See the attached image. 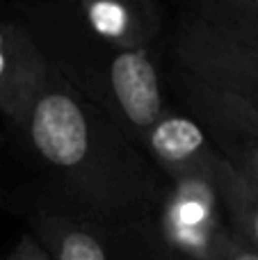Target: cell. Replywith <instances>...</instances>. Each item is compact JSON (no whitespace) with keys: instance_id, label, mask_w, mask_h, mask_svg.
Wrapping results in <instances>:
<instances>
[{"instance_id":"cell-1","label":"cell","mask_w":258,"mask_h":260,"mask_svg":"<svg viewBox=\"0 0 258 260\" xmlns=\"http://www.w3.org/2000/svg\"><path fill=\"white\" fill-rule=\"evenodd\" d=\"M16 139L46 178L41 206L103 229L146 224L167 189L144 148L50 67Z\"/></svg>"},{"instance_id":"cell-2","label":"cell","mask_w":258,"mask_h":260,"mask_svg":"<svg viewBox=\"0 0 258 260\" xmlns=\"http://www.w3.org/2000/svg\"><path fill=\"white\" fill-rule=\"evenodd\" d=\"M14 16L46 64L144 148V139L169 110L153 50L96 32L67 0H16Z\"/></svg>"},{"instance_id":"cell-3","label":"cell","mask_w":258,"mask_h":260,"mask_svg":"<svg viewBox=\"0 0 258 260\" xmlns=\"http://www.w3.org/2000/svg\"><path fill=\"white\" fill-rule=\"evenodd\" d=\"M165 82L183 114L204 130L217 155L258 187V110L176 64L165 73Z\"/></svg>"},{"instance_id":"cell-4","label":"cell","mask_w":258,"mask_h":260,"mask_svg":"<svg viewBox=\"0 0 258 260\" xmlns=\"http://www.w3.org/2000/svg\"><path fill=\"white\" fill-rule=\"evenodd\" d=\"M172 64L199 80L240 96L258 110V55L210 32L197 18L178 12L172 39Z\"/></svg>"},{"instance_id":"cell-5","label":"cell","mask_w":258,"mask_h":260,"mask_svg":"<svg viewBox=\"0 0 258 260\" xmlns=\"http://www.w3.org/2000/svg\"><path fill=\"white\" fill-rule=\"evenodd\" d=\"M48 64L14 14L0 12V114L16 137L41 89Z\"/></svg>"},{"instance_id":"cell-6","label":"cell","mask_w":258,"mask_h":260,"mask_svg":"<svg viewBox=\"0 0 258 260\" xmlns=\"http://www.w3.org/2000/svg\"><path fill=\"white\" fill-rule=\"evenodd\" d=\"M144 151L167 183L213 178L217 151L204 130L172 105L144 139Z\"/></svg>"},{"instance_id":"cell-7","label":"cell","mask_w":258,"mask_h":260,"mask_svg":"<svg viewBox=\"0 0 258 260\" xmlns=\"http://www.w3.org/2000/svg\"><path fill=\"white\" fill-rule=\"evenodd\" d=\"M27 224L50 260H112L101 226L48 206H32Z\"/></svg>"},{"instance_id":"cell-8","label":"cell","mask_w":258,"mask_h":260,"mask_svg":"<svg viewBox=\"0 0 258 260\" xmlns=\"http://www.w3.org/2000/svg\"><path fill=\"white\" fill-rule=\"evenodd\" d=\"M213 185L227 229L258 253V187L219 155L213 167Z\"/></svg>"},{"instance_id":"cell-9","label":"cell","mask_w":258,"mask_h":260,"mask_svg":"<svg viewBox=\"0 0 258 260\" xmlns=\"http://www.w3.org/2000/svg\"><path fill=\"white\" fill-rule=\"evenodd\" d=\"M176 5L210 32L258 55V9L215 0H176Z\"/></svg>"},{"instance_id":"cell-10","label":"cell","mask_w":258,"mask_h":260,"mask_svg":"<svg viewBox=\"0 0 258 260\" xmlns=\"http://www.w3.org/2000/svg\"><path fill=\"white\" fill-rule=\"evenodd\" d=\"M210 260H258V253L254 249L247 247V244H242L240 240L227 229L219 235Z\"/></svg>"},{"instance_id":"cell-11","label":"cell","mask_w":258,"mask_h":260,"mask_svg":"<svg viewBox=\"0 0 258 260\" xmlns=\"http://www.w3.org/2000/svg\"><path fill=\"white\" fill-rule=\"evenodd\" d=\"M5 260H50V256L35 240V235L27 231V233H23L21 238H18V242L14 244L12 251L5 256Z\"/></svg>"},{"instance_id":"cell-12","label":"cell","mask_w":258,"mask_h":260,"mask_svg":"<svg viewBox=\"0 0 258 260\" xmlns=\"http://www.w3.org/2000/svg\"><path fill=\"white\" fill-rule=\"evenodd\" d=\"M215 3H227V5H240V7L258 9V0H215Z\"/></svg>"},{"instance_id":"cell-13","label":"cell","mask_w":258,"mask_h":260,"mask_svg":"<svg viewBox=\"0 0 258 260\" xmlns=\"http://www.w3.org/2000/svg\"><path fill=\"white\" fill-rule=\"evenodd\" d=\"M67 3H71V5H76V3H80V0H67Z\"/></svg>"}]
</instances>
